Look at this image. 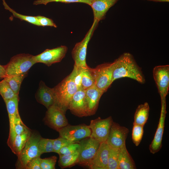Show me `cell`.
Wrapping results in <instances>:
<instances>
[{
	"instance_id": "obj_1",
	"label": "cell",
	"mask_w": 169,
	"mask_h": 169,
	"mask_svg": "<svg viewBox=\"0 0 169 169\" xmlns=\"http://www.w3.org/2000/svg\"><path fill=\"white\" fill-rule=\"evenodd\" d=\"M112 81L122 78H129L143 84L146 82L145 76L133 56L124 53L115 60Z\"/></svg>"
},
{
	"instance_id": "obj_2",
	"label": "cell",
	"mask_w": 169,
	"mask_h": 169,
	"mask_svg": "<svg viewBox=\"0 0 169 169\" xmlns=\"http://www.w3.org/2000/svg\"><path fill=\"white\" fill-rule=\"evenodd\" d=\"M54 88L56 106L65 113L68 110L70 100L79 90L70 74Z\"/></svg>"
},
{
	"instance_id": "obj_3",
	"label": "cell",
	"mask_w": 169,
	"mask_h": 169,
	"mask_svg": "<svg viewBox=\"0 0 169 169\" xmlns=\"http://www.w3.org/2000/svg\"><path fill=\"white\" fill-rule=\"evenodd\" d=\"M36 63L34 56L31 54H21L15 55L4 65L6 76L27 73Z\"/></svg>"
},
{
	"instance_id": "obj_4",
	"label": "cell",
	"mask_w": 169,
	"mask_h": 169,
	"mask_svg": "<svg viewBox=\"0 0 169 169\" xmlns=\"http://www.w3.org/2000/svg\"><path fill=\"white\" fill-rule=\"evenodd\" d=\"M41 137L36 133H32L27 141L24 148L17 156L18 160L16 167L24 169L27 163L32 159L40 156V153L38 146V142Z\"/></svg>"
},
{
	"instance_id": "obj_5",
	"label": "cell",
	"mask_w": 169,
	"mask_h": 169,
	"mask_svg": "<svg viewBox=\"0 0 169 169\" xmlns=\"http://www.w3.org/2000/svg\"><path fill=\"white\" fill-rule=\"evenodd\" d=\"M115 64L114 61L99 64L93 68L95 80V85L103 93L106 91L113 82V73Z\"/></svg>"
},
{
	"instance_id": "obj_6",
	"label": "cell",
	"mask_w": 169,
	"mask_h": 169,
	"mask_svg": "<svg viewBox=\"0 0 169 169\" xmlns=\"http://www.w3.org/2000/svg\"><path fill=\"white\" fill-rule=\"evenodd\" d=\"M79 142L80 149L77 164L89 166L100 143L90 136L85 138Z\"/></svg>"
},
{
	"instance_id": "obj_7",
	"label": "cell",
	"mask_w": 169,
	"mask_h": 169,
	"mask_svg": "<svg viewBox=\"0 0 169 169\" xmlns=\"http://www.w3.org/2000/svg\"><path fill=\"white\" fill-rule=\"evenodd\" d=\"M98 23L94 21L92 26L83 39L80 42L77 43L73 48L71 53L74 65L81 67L88 66L86 60L87 45Z\"/></svg>"
},
{
	"instance_id": "obj_8",
	"label": "cell",
	"mask_w": 169,
	"mask_h": 169,
	"mask_svg": "<svg viewBox=\"0 0 169 169\" xmlns=\"http://www.w3.org/2000/svg\"><path fill=\"white\" fill-rule=\"evenodd\" d=\"M113 122L111 116L104 119L99 117L91 120L88 125L91 131L90 136L100 143L106 141Z\"/></svg>"
},
{
	"instance_id": "obj_9",
	"label": "cell",
	"mask_w": 169,
	"mask_h": 169,
	"mask_svg": "<svg viewBox=\"0 0 169 169\" xmlns=\"http://www.w3.org/2000/svg\"><path fill=\"white\" fill-rule=\"evenodd\" d=\"M58 132L60 137L73 142H79L85 138L90 136L91 134L88 125L84 124L77 125L68 124L60 129Z\"/></svg>"
},
{
	"instance_id": "obj_10",
	"label": "cell",
	"mask_w": 169,
	"mask_h": 169,
	"mask_svg": "<svg viewBox=\"0 0 169 169\" xmlns=\"http://www.w3.org/2000/svg\"><path fill=\"white\" fill-rule=\"evenodd\" d=\"M67 50V47L64 45L47 49L41 54L34 56V59L36 63H42L49 66L60 62L65 57Z\"/></svg>"
},
{
	"instance_id": "obj_11",
	"label": "cell",
	"mask_w": 169,
	"mask_h": 169,
	"mask_svg": "<svg viewBox=\"0 0 169 169\" xmlns=\"http://www.w3.org/2000/svg\"><path fill=\"white\" fill-rule=\"evenodd\" d=\"M65 113L58 107L52 106L47 109L44 119V122L49 127L58 132L69 124Z\"/></svg>"
},
{
	"instance_id": "obj_12",
	"label": "cell",
	"mask_w": 169,
	"mask_h": 169,
	"mask_svg": "<svg viewBox=\"0 0 169 169\" xmlns=\"http://www.w3.org/2000/svg\"><path fill=\"white\" fill-rule=\"evenodd\" d=\"M129 132L127 128L113 121L106 142L110 147L119 149L125 145Z\"/></svg>"
},
{
	"instance_id": "obj_13",
	"label": "cell",
	"mask_w": 169,
	"mask_h": 169,
	"mask_svg": "<svg viewBox=\"0 0 169 169\" xmlns=\"http://www.w3.org/2000/svg\"><path fill=\"white\" fill-rule=\"evenodd\" d=\"M153 75L161 98H166L169 88V65L157 66L153 68Z\"/></svg>"
},
{
	"instance_id": "obj_14",
	"label": "cell",
	"mask_w": 169,
	"mask_h": 169,
	"mask_svg": "<svg viewBox=\"0 0 169 169\" xmlns=\"http://www.w3.org/2000/svg\"><path fill=\"white\" fill-rule=\"evenodd\" d=\"M161 109L159 123L154 138L149 147L150 152L153 154L159 151L162 147V141L166 113V99H161Z\"/></svg>"
},
{
	"instance_id": "obj_15",
	"label": "cell",
	"mask_w": 169,
	"mask_h": 169,
	"mask_svg": "<svg viewBox=\"0 0 169 169\" xmlns=\"http://www.w3.org/2000/svg\"><path fill=\"white\" fill-rule=\"evenodd\" d=\"M73 115L79 117L88 116L85 100V91L79 89L72 97L69 105Z\"/></svg>"
},
{
	"instance_id": "obj_16",
	"label": "cell",
	"mask_w": 169,
	"mask_h": 169,
	"mask_svg": "<svg viewBox=\"0 0 169 169\" xmlns=\"http://www.w3.org/2000/svg\"><path fill=\"white\" fill-rule=\"evenodd\" d=\"M110 149V147L106 141L101 143L89 167L92 169H107Z\"/></svg>"
},
{
	"instance_id": "obj_17",
	"label": "cell",
	"mask_w": 169,
	"mask_h": 169,
	"mask_svg": "<svg viewBox=\"0 0 169 169\" xmlns=\"http://www.w3.org/2000/svg\"><path fill=\"white\" fill-rule=\"evenodd\" d=\"M120 0H92L90 5L93 10L94 20L98 23L104 19L109 10Z\"/></svg>"
},
{
	"instance_id": "obj_18",
	"label": "cell",
	"mask_w": 169,
	"mask_h": 169,
	"mask_svg": "<svg viewBox=\"0 0 169 169\" xmlns=\"http://www.w3.org/2000/svg\"><path fill=\"white\" fill-rule=\"evenodd\" d=\"M37 101L44 106L47 109L54 105L55 96L54 88H50L41 81L35 94Z\"/></svg>"
},
{
	"instance_id": "obj_19",
	"label": "cell",
	"mask_w": 169,
	"mask_h": 169,
	"mask_svg": "<svg viewBox=\"0 0 169 169\" xmlns=\"http://www.w3.org/2000/svg\"><path fill=\"white\" fill-rule=\"evenodd\" d=\"M85 91V100L88 116L94 115L100 98L104 93L94 85Z\"/></svg>"
},
{
	"instance_id": "obj_20",
	"label": "cell",
	"mask_w": 169,
	"mask_h": 169,
	"mask_svg": "<svg viewBox=\"0 0 169 169\" xmlns=\"http://www.w3.org/2000/svg\"><path fill=\"white\" fill-rule=\"evenodd\" d=\"M19 101V95L5 102L8 115L10 130L9 137L14 138L16 135L14 132L15 120L18 115L19 114L18 104Z\"/></svg>"
},
{
	"instance_id": "obj_21",
	"label": "cell",
	"mask_w": 169,
	"mask_h": 169,
	"mask_svg": "<svg viewBox=\"0 0 169 169\" xmlns=\"http://www.w3.org/2000/svg\"><path fill=\"white\" fill-rule=\"evenodd\" d=\"M118 162L119 169H136L135 162L128 151L125 145L119 149Z\"/></svg>"
},
{
	"instance_id": "obj_22",
	"label": "cell",
	"mask_w": 169,
	"mask_h": 169,
	"mask_svg": "<svg viewBox=\"0 0 169 169\" xmlns=\"http://www.w3.org/2000/svg\"><path fill=\"white\" fill-rule=\"evenodd\" d=\"M149 110L147 102L139 105L134 114L133 124L144 126L148 119Z\"/></svg>"
},
{
	"instance_id": "obj_23",
	"label": "cell",
	"mask_w": 169,
	"mask_h": 169,
	"mask_svg": "<svg viewBox=\"0 0 169 169\" xmlns=\"http://www.w3.org/2000/svg\"><path fill=\"white\" fill-rule=\"evenodd\" d=\"M31 134L30 130L23 133L16 135L10 148L12 152L17 156L24 148Z\"/></svg>"
},
{
	"instance_id": "obj_24",
	"label": "cell",
	"mask_w": 169,
	"mask_h": 169,
	"mask_svg": "<svg viewBox=\"0 0 169 169\" xmlns=\"http://www.w3.org/2000/svg\"><path fill=\"white\" fill-rule=\"evenodd\" d=\"M95 77L93 68L87 66L83 67L81 88L86 90L95 84Z\"/></svg>"
},
{
	"instance_id": "obj_25",
	"label": "cell",
	"mask_w": 169,
	"mask_h": 169,
	"mask_svg": "<svg viewBox=\"0 0 169 169\" xmlns=\"http://www.w3.org/2000/svg\"><path fill=\"white\" fill-rule=\"evenodd\" d=\"M27 75V73H26L20 74L6 76L4 79L8 83L15 94L18 95L22 83Z\"/></svg>"
},
{
	"instance_id": "obj_26",
	"label": "cell",
	"mask_w": 169,
	"mask_h": 169,
	"mask_svg": "<svg viewBox=\"0 0 169 169\" xmlns=\"http://www.w3.org/2000/svg\"><path fill=\"white\" fill-rule=\"evenodd\" d=\"M79 152L69 155H59V166L61 168L70 167L77 164Z\"/></svg>"
},
{
	"instance_id": "obj_27",
	"label": "cell",
	"mask_w": 169,
	"mask_h": 169,
	"mask_svg": "<svg viewBox=\"0 0 169 169\" xmlns=\"http://www.w3.org/2000/svg\"><path fill=\"white\" fill-rule=\"evenodd\" d=\"M2 0L3 5L5 9L11 12L14 17L19 19L21 21H24L34 25L40 26L36 16L25 15L19 13L10 8L6 3L5 0Z\"/></svg>"
},
{
	"instance_id": "obj_28",
	"label": "cell",
	"mask_w": 169,
	"mask_h": 169,
	"mask_svg": "<svg viewBox=\"0 0 169 169\" xmlns=\"http://www.w3.org/2000/svg\"><path fill=\"white\" fill-rule=\"evenodd\" d=\"M0 94L4 102L18 95L15 94L4 79L0 81Z\"/></svg>"
},
{
	"instance_id": "obj_29",
	"label": "cell",
	"mask_w": 169,
	"mask_h": 169,
	"mask_svg": "<svg viewBox=\"0 0 169 169\" xmlns=\"http://www.w3.org/2000/svg\"><path fill=\"white\" fill-rule=\"evenodd\" d=\"M119 149L110 147L107 169H119L118 156Z\"/></svg>"
},
{
	"instance_id": "obj_30",
	"label": "cell",
	"mask_w": 169,
	"mask_h": 169,
	"mask_svg": "<svg viewBox=\"0 0 169 169\" xmlns=\"http://www.w3.org/2000/svg\"><path fill=\"white\" fill-rule=\"evenodd\" d=\"M144 126L133 124L132 132V141L136 146H138L142 140L143 132Z\"/></svg>"
},
{
	"instance_id": "obj_31",
	"label": "cell",
	"mask_w": 169,
	"mask_h": 169,
	"mask_svg": "<svg viewBox=\"0 0 169 169\" xmlns=\"http://www.w3.org/2000/svg\"><path fill=\"white\" fill-rule=\"evenodd\" d=\"M39 151L44 153L53 152V139L41 137L38 143Z\"/></svg>"
},
{
	"instance_id": "obj_32",
	"label": "cell",
	"mask_w": 169,
	"mask_h": 169,
	"mask_svg": "<svg viewBox=\"0 0 169 169\" xmlns=\"http://www.w3.org/2000/svg\"><path fill=\"white\" fill-rule=\"evenodd\" d=\"M80 146L79 143H72L62 147L58 154L59 155H69L79 152Z\"/></svg>"
},
{
	"instance_id": "obj_33",
	"label": "cell",
	"mask_w": 169,
	"mask_h": 169,
	"mask_svg": "<svg viewBox=\"0 0 169 169\" xmlns=\"http://www.w3.org/2000/svg\"><path fill=\"white\" fill-rule=\"evenodd\" d=\"M83 67L74 65V69L70 75L75 84L79 89L81 88V79L82 76Z\"/></svg>"
},
{
	"instance_id": "obj_34",
	"label": "cell",
	"mask_w": 169,
	"mask_h": 169,
	"mask_svg": "<svg viewBox=\"0 0 169 169\" xmlns=\"http://www.w3.org/2000/svg\"><path fill=\"white\" fill-rule=\"evenodd\" d=\"M92 0H37L35 1L33 4L35 5L44 4L46 5L48 3L53 2H61L66 3H84L90 5Z\"/></svg>"
},
{
	"instance_id": "obj_35",
	"label": "cell",
	"mask_w": 169,
	"mask_h": 169,
	"mask_svg": "<svg viewBox=\"0 0 169 169\" xmlns=\"http://www.w3.org/2000/svg\"><path fill=\"white\" fill-rule=\"evenodd\" d=\"M14 130L16 136L22 134L30 130L22 122L19 114L18 115L15 119Z\"/></svg>"
},
{
	"instance_id": "obj_36",
	"label": "cell",
	"mask_w": 169,
	"mask_h": 169,
	"mask_svg": "<svg viewBox=\"0 0 169 169\" xmlns=\"http://www.w3.org/2000/svg\"><path fill=\"white\" fill-rule=\"evenodd\" d=\"M57 157L53 156L48 158H41L40 167L41 169H54Z\"/></svg>"
},
{
	"instance_id": "obj_37",
	"label": "cell",
	"mask_w": 169,
	"mask_h": 169,
	"mask_svg": "<svg viewBox=\"0 0 169 169\" xmlns=\"http://www.w3.org/2000/svg\"><path fill=\"white\" fill-rule=\"evenodd\" d=\"M53 152L58 153L59 150L64 146L69 144L74 143L61 137L53 139Z\"/></svg>"
},
{
	"instance_id": "obj_38",
	"label": "cell",
	"mask_w": 169,
	"mask_h": 169,
	"mask_svg": "<svg viewBox=\"0 0 169 169\" xmlns=\"http://www.w3.org/2000/svg\"><path fill=\"white\" fill-rule=\"evenodd\" d=\"M40 26H50L57 28V25L53 20L50 18L42 16H36Z\"/></svg>"
},
{
	"instance_id": "obj_39",
	"label": "cell",
	"mask_w": 169,
	"mask_h": 169,
	"mask_svg": "<svg viewBox=\"0 0 169 169\" xmlns=\"http://www.w3.org/2000/svg\"><path fill=\"white\" fill-rule=\"evenodd\" d=\"M40 156L35 157L30 160L26 165L24 169H41Z\"/></svg>"
},
{
	"instance_id": "obj_40",
	"label": "cell",
	"mask_w": 169,
	"mask_h": 169,
	"mask_svg": "<svg viewBox=\"0 0 169 169\" xmlns=\"http://www.w3.org/2000/svg\"><path fill=\"white\" fill-rule=\"evenodd\" d=\"M6 76L4 65L0 64V79H4Z\"/></svg>"
},
{
	"instance_id": "obj_41",
	"label": "cell",
	"mask_w": 169,
	"mask_h": 169,
	"mask_svg": "<svg viewBox=\"0 0 169 169\" xmlns=\"http://www.w3.org/2000/svg\"><path fill=\"white\" fill-rule=\"evenodd\" d=\"M147 1L159 2H169V0H146Z\"/></svg>"
}]
</instances>
